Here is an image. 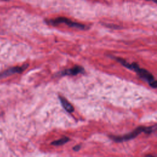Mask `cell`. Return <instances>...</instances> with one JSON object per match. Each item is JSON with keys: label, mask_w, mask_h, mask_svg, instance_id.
I'll list each match as a JSON object with an SVG mask.
<instances>
[{"label": "cell", "mask_w": 157, "mask_h": 157, "mask_svg": "<svg viewBox=\"0 0 157 157\" xmlns=\"http://www.w3.org/2000/svg\"><path fill=\"white\" fill-rule=\"evenodd\" d=\"M116 59L124 67L136 72L137 74L139 75V76L140 77L146 80L149 83L151 86L155 88H156L157 83L156 80L155 79L153 75L150 72H149L147 70L142 68H140L139 65L136 63L129 64L127 61H126L124 59L120 58H116Z\"/></svg>", "instance_id": "cell-1"}, {"label": "cell", "mask_w": 157, "mask_h": 157, "mask_svg": "<svg viewBox=\"0 0 157 157\" xmlns=\"http://www.w3.org/2000/svg\"><path fill=\"white\" fill-rule=\"evenodd\" d=\"M153 131V127H144V126H140L136 128L135 130H134L132 132L127 134L123 136H111L110 138L116 142H123L125 140H128L131 139H133L137 136L140 132H144L147 134L151 133Z\"/></svg>", "instance_id": "cell-2"}, {"label": "cell", "mask_w": 157, "mask_h": 157, "mask_svg": "<svg viewBox=\"0 0 157 157\" xmlns=\"http://www.w3.org/2000/svg\"><path fill=\"white\" fill-rule=\"evenodd\" d=\"M46 22L48 24H50V25H53V26H56V25H58L61 23H65L69 27L75 28H78V29H82V30L88 28V26H85V25H83V24H81V23H79L77 22L72 21L70 19H68V18H67L66 17H57L54 19L47 20L46 21Z\"/></svg>", "instance_id": "cell-3"}, {"label": "cell", "mask_w": 157, "mask_h": 157, "mask_svg": "<svg viewBox=\"0 0 157 157\" xmlns=\"http://www.w3.org/2000/svg\"><path fill=\"white\" fill-rule=\"evenodd\" d=\"M28 64H26L21 66H15V67L9 68L5 70L4 71L0 72V79L8 77L12 74H14L16 73H21L23 71H25L28 67Z\"/></svg>", "instance_id": "cell-4"}, {"label": "cell", "mask_w": 157, "mask_h": 157, "mask_svg": "<svg viewBox=\"0 0 157 157\" xmlns=\"http://www.w3.org/2000/svg\"><path fill=\"white\" fill-rule=\"evenodd\" d=\"M84 71L83 68L80 66H75L71 69L64 70L61 72L63 75H75L79 73L83 72Z\"/></svg>", "instance_id": "cell-5"}, {"label": "cell", "mask_w": 157, "mask_h": 157, "mask_svg": "<svg viewBox=\"0 0 157 157\" xmlns=\"http://www.w3.org/2000/svg\"><path fill=\"white\" fill-rule=\"evenodd\" d=\"M59 99L61 101V103L63 107L67 112L71 113L74 111V109L73 106L65 98H64L63 97H61V96H59Z\"/></svg>", "instance_id": "cell-6"}, {"label": "cell", "mask_w": 157, "mask_h": 157, "mask_svg": "<svg viewBox=\"0 0 157 157\" xmlns=\"http://www.w3.org/2000/svg\"><path fill=\"white\" fill-rule=\"evenodd\" d=\"M69 140V139L68 137H63V138H61L60 139H58V140H55V141L52 142V145H56V146L62 145L66 144V142H67Z\"/></svg>", "instance_id": "cell-7"}, {"label": "cell", "mask_w": 157, "mask_h": 157, "mask_svg": "<svg viewBox=\"0 0 157 157\" xmlns=\"http://www.w3.org/2000/svg\"><path fill=\"white\" fill-rule=\"evenodd\" d=\"M80 147H81V146L80 145H75V147H73V150H74V151H78L80 150Z\"/></svg>", "instance_id": "cell-8"}, {"label": "cell", "mask_w": 157, "mask_h": 157, "mask_svg": "<svg viewBox=\"0 0 157 157\" xmlns=\"http://www.w3.org/2000/svg\"><path fill=\"white\" fill-rule=\"evenodd\" d=\"M146 1H153L154 2H156V0H146Z\"/></svg>", "instance_id": "cell-9"}]
</instances>
